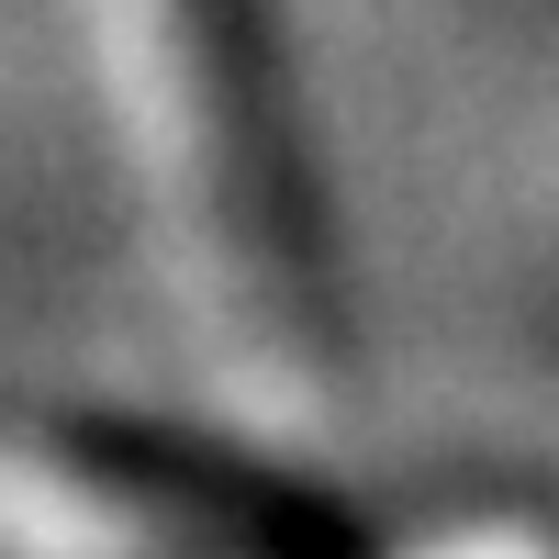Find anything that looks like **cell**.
Returning a JSON list of instances; mask_svg holds the SVG:
<instances>
[{"label":"cell","instance_id":"cell-1","mask_svg":"<svg viewBox=\"0 0 559 559\" xmlns=\"http://www.w3.org/2000/svg\"><path fill=\"white\" fill-rule=\"evenodd\" d=\"M102 12L123 45V112L157 157L213 336L269 392L324 381V358H336L324 258H313V213L292 179V134H280V90L247 0H102Z\"/></svg>","mask_w":559,"mask_h":559}]
</instances>
